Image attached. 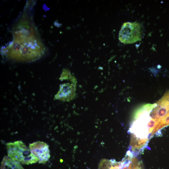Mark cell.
I'll list each match as a JSON object with an SVG mask.
<instances>
[{
	"instance_id": "obj_6",
	"label": "cell",
	"mask_w": 169,
	"mask_h": 169,
	"mask_svg": "<svg viewBox=\"0 0 169 169\" xmlns=\"http://www.w3.org/2000/svg\"><path fill=\"white\" fill-rule=\"evenodd\" d=\"M76 83L77 81L75 80L61 84L54 99L64 101L73 100L75 95Z\"/></svg>"
},
{
	"instance_id": "obj_7",
	"label": "cell",
	"mask_w": 169,
	"mask_h": 169,
	"mask_svg": "<svg viewBox=\"0 0 169 169\" xmlns=\"http://www.w3.org/2000/svg\"><path fill=\"white\" fill-rule=\"evenodd\" d=\"M0 169H24L20 162L8 156H4L1 162Z\"/></svg>"
},
{
	"instance_id": "obj_1",
	"label": "cell",
	"mask_w": 169,
	"mask_h": 169,
	"mask_svg": "<svg viewBox=\"0 0 169 169\" xmlns=\"http://www.w3.org/2000/svg\"><path fill=\"white\" fill-rule=\"evenodd\" d=\"M157 104H147L138 108L134 112L129 131L130 151L135 155L142 151L152 137L148 126L151 118L150 113Z\"/></svg>"
},
{
	"instance_id": "obj_3",
	"label": "cell",
	"mask_w": 169,
	"mask_h": 169,
	"mask_svg": "<svg viewBox=\"0 0 169 169\" xmlns=\"http://www.w3.org/2000/svg\"><path fill=\"white\" fill-rule=\"evenodd\" d=\"M8 156L23 164L29 165L37 162L38 160L22 141L8 142L6 145Z\"/></svg>"
},
{
	"instance_id": "obj_5",
	"label": "cell",
	"mask_w": 169,
	"mask_h": 169,
	"mask_svg": "<svg viewBox=\"0 0 169 169\" xmlns=\"http://www.w3.org/2000/svg\"><path fill=\"white\" fill-rule=\"evenodd\" d=\"M29 149L38 158L39 163L45 164L50 157L49 146L44 142L38 141L30 144Z\"/></svg>"
},
{
	"instance_id": "obj_2",
	"label": "cell",
	"mask_w": 169,
	"mask_h": 169,
	"mask_svg": "<svg viewBox=\"0 0 169 169\" xmlns=\"http://www.w3.org/2000/svg\"><path fill=\"white\" fill-rule=\"evenodd\" d=\"M18 35L5 53L8 58L21 62H32L40 58L44 53L42 44L32 35Z\"/></svg>"
},
{
	"instance_id": "obj_9",
	"label": "cell",
	"mask_w": 169,
	"mask_h": 169,
	"mask_svg": "<svg viewBox=\"0 0 169 169\" xmlns=\"http://www.w3.org/2000/svg\"><path fill=\"white\" fill-rule=\"evenodd\" d=\"M168 125H169V111L159 123L156 128V132Z\"/></svg>"
},
{
	"instance_id": "obj_4",
	"label": "cell",
	"mask_w": 169,
	"mask_h": 169,
	"mask_svg": "<svg viewBox=\"0 0 169 169\" xmlns=\"http://www.w3.org/2000/svg\"><path fill=\"white\" fill-rule=\"evenodd\" d=\"M119 38L124 44H131L141 39L140 24L137 22H126L123 24L119 32Z\"/></svg>"
},
{
	"instance_id": "obj_8",
	"label": "cell",
	"mask_w": 169,
	"mask_h": 169,
	"mask_svg": "<svg viewBox=\"0 0 169 169\" xmlns=\"http://www.w3.org/2000/svg\"><path fill=\"white\" fill-rule=\"evenodd\" d=\"M99 169H120L119 162L115 160L104 159L100 162Z\"/></svg>"
}]
</instances>
